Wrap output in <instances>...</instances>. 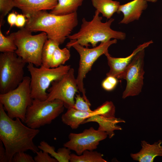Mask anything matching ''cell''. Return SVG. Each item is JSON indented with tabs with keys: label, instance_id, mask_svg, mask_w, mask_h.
Returning a JSON list of instances; mask_svg holds the SVG:
<instances>
[{
	"label": "cell",
	"instance_id": "1f68e13d",
	"mask_svg": "<svg viewBox=\"0 0 162 162\" xmlns=\"http://www.w3.org/2000/svg\"><path fill=\"white\" fill-rule=\"evenodd\" d=\"M26 16L23 14H18L17 17L15 26L17 27L22 28L25 26L27 19Z\"/></svg>",
	"mask_w": 162,
	"mask_h": 162
},
{
	"label": "cell",
	"instance_id": "e575fe53",
	"mask_svg": "<svg viewBox=\"0 0 162 162\" xmlns=\"http://www.w3.org/2000/svg\"><path fill=\"white\" fill-rule=\"evenodd\" d=\"M147 2H155L158 0H146Z\"/></svg>",
	"mask_w": 162,
	"mask_h": 162
},
{
	"label": "cell",
	"instance_id": "8992f818",
	"mask_svg": "<svg viewBox=\"0 0 162 162\" xmlns=\"http://www.w3.org/2000/svg\"><path fill=\"white\" fill-rule=\"evenodd\" d=\"M70 40V41L67 44L66 47L69 49L71 47H73L80 55L79 67L76 78L78 90L82 93V96L85 100L90 102L86 95L84 79L91 70L94 63L100 56L108 52L109 47L116 44L117 40L114 39L101 42L98 46L92 48L83 46L76 43L74 40Z\"/></svg>",
	"mask_w": 162,
	"mask_h": 162
},
{
	"label": "cell",
	"instance_id": "e0dca14e",
	"mask_svg": "<svg viewBox=\"0 0 162 162\" xmlns=\"http://www.w3.org/2000/svg\"><path fill=\"white\" fill-rule=\"evenodd\" d=\"M90 122H95L98 123V130L107 133L109 138L112 137L115 135L114 130H121V127L117 125L119 123H125V121L120 118H106L97 114H94L86 120L83 124Z\"/></svg>",
	"mask_w": 162,
	"mask_h": 162
},
{
	"label": "cell",
	"instance_id": "3957f363",
	"mask_svg": "<svg viewBox=\"0 0 162 162\" xmlns=\"http://www.w3.org/2000/svg\"><path fill=\"white\" fill-rule=\"evenodd\" d=\"M100 14L96 10L93 19L90 21L83 18L79 31L70 35L68 38L75 40L76 43L86 47H88L90 44L93 47H96L98 43L108 41L112 39H125V33L111 28V26L114 19L111 18L103 22L102 17L99 16Z\"/></svg>",
	"mask_w": 162,
	"mask_h": 162
},
{
	"label": "cell",
	"instance_id": "7c38bea8",
	"mask_svg": "<svg viewBox=\"0 0 162 162\" xmlns=\"http://www.w3.org/2000/svg\"><path fill=\"white\" fill-rule=\"evenodd\" d=\"M107 136L106 132L91 127L80 133H70L69 140L64 143L63 146L74 151L77 155H80L86 150L96 149L100 142L106 139Z\"/></svg>",
	"mask_w": 162,
	"mask_h": 162
},
{
	"label": "cell",
	"instance_id": "d6986e66",
	"mask_svg": "<svg viewBox=\"0 0 162 162\" xmlns=\"http://www.w3.org/2000/svg\"><path fill=\"white\" fill-rule=\"evenodd\" d=\"M85 0H58L56 6L50 13L57 15H64L76 12Z\"/></svg>",
	"mask_w": 162,
	"mask_h": 162
},
{
	"label": "cell",
	"instance_id": "ba28073f",
	"mask_svg": "<svg viewBox=\"0 0 162 162\" xmlns=\"http://www.w3.org/2000/svg\"><path fill=\"white\" fill-rule=\"evenodd\" d=\"M26 63L15 52L0 54V94L6 93L16 88L24 76Z\"/></svg>",
	"mask_w": 162,
	"mask_h": 162
},
{
	"label": "cell",
	"instance_id": "52a82bcc",
	"mask_svg": "<svg viewBox=\"0 0 162 162\" xmlns=\"http://www.w3.org/2000/svg\"><path fill=\"white\" fill-rule=\"evenodd\" d=\"M27 70L31 75L30 86L33 99L45 100L50 84L66 74L71 68L69 65H62L55 68H48L42 65L38 67L28 63Z\"/></svg>",
	"mask_w": 162,
	"mask_h": 162
},
{
	"label": "cell",
	"instance_id": "5bb4252c",
	"mask_svg": "<svg viewBox=\"0 0 162 162\" xmlns=\"http://www.w3.org/2000/svg\"><path fill=\"white\" fill-rule=\"evenodd\" d=\"M58 0H14L15 7L20 10L27 18L43 10H52Z\"/></svg>",
	"mask_w": 162,
	"mask_h": 162
},
{
	"label": "cell",
	"instance_id": "44dd1931",
	"mask_svg": "<svg viewBox=\"0 0 162 162\" xmlns=\"http://www.w3.org/2000/svg\"><path fill=\"white\" fill-rule=\"evenodd\" d=\"M38 148L40 150L46 152L50 154L58 162H68L70 161V150L69 148L64 147L58 148L57 152L55 151V147L49 145L45 141H42L39 145L38 146Z\"/></svg>",
	"mask_w": 162,
	"mask_h": 162
},
{
	"label": "cell",
	"instance_id": "4fadbf2b",
	"mask_svg": "<svg viewBox=\"0 0 162 162\" xmlns=\"http://www.w3.org/2000/svg\"><path fill=\"white\" fill-rule=\"evenodd\" d=\"M153 43L151 40L140 45L130 55L124 58H115L111 56L108 52L106 53L105 55L110 68L109 71L106 74V76H113L118 79H122L124 72L135 56Z\"/></svg>",
	"mask_w": 162,
	"mask_h": 162
},
{
	"label": "cell",
	"instance_id": "277c9868",
	"mask_svg": "<svg viewBox=\"0 0 162 162\" xmlns=\"http://www.w3.org/2000/svg\"><path fill=\"white\" fill-rule=\"evenodd\" d=\"M17 49L15 52L26 63L36 67L42 65L41 53L44 44L48 39L44 32L35 35L25 27L12 33Z\"/></svg>",
	"mask_w": 162,
	"mask_h": 162
},
{
	"label": "cell",
	"instance_id": "4316f807",
	"mask_svg": "<svg viewBox=\"0 0 162 162\" xmlns=\"http://www.w3.org/2000/svg\"><path fill=\"white\" fill-rule=\"evenodd\" d=\"M14 7V0H0V28L3 24L4 17Z\"/></svg>",
	"mask_w": 162,
	"mask_h": 162
},
{
	"label": "cell",
	"instance_id": "4dcf8cb0",
	"mask_svg": "<svg viewBox=\"0 0 162 162\" xmlns=\"http://www.w3.org/2000/svg\"><path fill=\"white\" fill-rule=\"evenodd\" d=\"M11 162H35L33 157L24 152L16 153L14 155Z\"/></svg>",
	"mask_w": 162,
	"mask_h": 162
},
{
	"label": "cell",
	"instance_id": "9c48e42d",
	"mask_svg": "<svg viewBox=\"0 0 162 162\" xmlns=\"http://www.w3.org/2000/svg\"><path fill=\"white\" fill-rule=\"evenodd\" d=\"M64 107V103L59 100L47 101L33 99L27 109L24 122L29 127L38 128L50 124L63 112Z\"/></svg>",
	"mask_w": 162,
	"mask_h": 162
},
{
	"label": "cell",
	"instance_id": "d6a6232c",
	"mask_svg": "<svg viewBox=\"0 0 162 162\" xmlns=\"http://www.w3.org/2000/svg\"><path fill=\"white\" fill-rule=\"evenodd\" d=\"M2 142L0 140V162H7L6 150Z\"/></svg>",
	"mask_w": 162,
	"mask_h": 162
},
{
	"label": "cell",
	"instance_id": "8fae6325",
	"mask_svg": "<svg viewBox=\"0 0 162 162\" xmlns=\"http://www.w3.org/2000/svg\"><path fill=\"white\" fill-rule=\"evenodd\" d=\"M145 49L138 53L134 57L127 67L122 79L127 82L126 88L123 93L122 98L139 95L141 92L143 85Z\"/></svg>",
	"mask_w": 162,
	"mask_h": 162
},
{
	"label": "cell",
	"instance_id": "603a6c76",
	"mask_svg": "<svg viewBox=\"0 0 162 162\" xmlns=\"http://www.w3.org/2000/svg\"><path fill=\"white\" fill-rule=\"evenodd\" d=\"M60 45L56 42L47 39L44 45L41 53L42 65L50 68L52 57L56 49Z\"/></svg>",
	"mask_w": 162,
	"mask_h": 162
},
{
	"label": "cell",
	"instance_id": "d4e9b609",
	"mask_svg": "<svg viewBox=\"0 0 162 162\" xmlns=\"http://www.w3.org/2000/svg\"><path fill=\"white\" fill-rule=\"evenodd\" d=\"M12 33L5 37L0 29V51L1 53L15 52L17 50Z\"/></svg>",
	"mask_w": 162,
	"mask_h": 162
},
{
	"label": "cell",
	"instance_id": "ac0fdd59",
	"mask_svg": "<svg viewBox=\"0 0 162 162\" xmlns=\"http://www.w3.org/2000/svg\"><path fill=\"white\" fill-rule=\"evenodd\" d=\"M94 114L93 110L92 112H89L70 108L68 109L66 112L62 115V121L72 129H76L81 124H83L86 120Z\"/></svg>",
	"mask_w": 162,
	"mask_h": 162
},
{
	"label": "cell",
	"instance_id": "6da1fadb",
	"mask_svg": "<svg viewBox=\"0 0 162 162\" xmlns=\"http://www.w3.org/2000/svg\"><path fill=\"white\" fill-rule=\"evenodd\" d=\"M5 110L0 103V140L5 148L7 162H11L17 152L29 150L36 153L39 151L33 140L40 130L25 126L18 118H11Z\"/></svg>",
	"mask_w": 162,
	"mask_h": 162
},
{
	"label": "cell",
	"instance_id": "9a60e30c",
	"mask_svg": "<svg viewBox=\"0 0 162 162\" xmlns=\"http://www.w3.org/2000/svg\"><path fill=\"white\" fill-rule=\"evenodd\" d=\"M147 2L146 0H133L120 4L117 13H122L123 18L119 23L128 24L135 20H139L143 11L147 7Z\"/></svg>",
	"mask_w": 162,
	"mask_h": 162
},
{
	"label": "cell",
	"instance_id": "f1b7e54d",
	"mask_svg": "<svg viewBox=\"0 0 162 162\" xmlns=\"http://www.w3.org/2000/svg\"><path fill=\"white\" fill-rule=\"evenodd\" d=\"M116 77L111 76H107L102 82V86L105 90L110 91L113 90L118 83V80Z\"/></svg>",
	"mask_w": 162,
	"mask_h": 162
},
{
	"label": "cell",
	"instance_id": "2e32d148",
	"mask_svg": "<svg viewBox=\"0 0 162 162\" xmlns=\"http://www.w3.org/2000/svg\"><path fill=\"white\" fill-rule=\"evenodd\" d=\"M162 144L161 140L153 144L142 141L141 150L136 153H131L130 156L133 160L139 162H153L156 157H162Z\"/></svg>",
	"mask_w": 162,
	"mask_h": 162
},
{
	"label": "cell",
	"instance_id": "5b68a950",
	"mask_svg": "<svg viewBox=\"0 0 162 162\" xmlns=\"http://www.w3.org/2000/svg\"><path fill=\"white\" fill-rule=\"evenodd\" d=\"M31 78L24 76L22 81L15 89L0 94V103L7 115L12 119L18 118L25 122L28 107L32 102L30 86Z\"/></svg>",
	"mask_w": 162,
	"mask_h": 162
},
{
	"label": "cell",
	"instance_id": "484cf974",
	"mask_svg": "<svg viewBox=\"0 0 162 162\" xmlns=\"http://www.w3.org/2000/svg\"><path fill=\"white\" fill-rule=\"evenodd\" d=\"M95 114L107 118L115 117L116 108L111 101H106L93 110Z\"/></svg>",
	"mask_w": 162,
	"mask_h": 162
},
{
	"label": "cell",
	"instance_id": "83f0119b",
	"mask_svg": "<svg viewBox=\"0 0 162 162\" xmlns=\"http://www.w3.org/2000/svg\"><path fill=\"white\" fill-rule=\"evenodd\" d=\"M91 104L90 102L85 100L82 96L80 94H76L75 96V103L73 108L82 111L92 112L90 107Z\"/></svg>",
	"mask_w": 162,
	"mask_h": 162
},
{
	"label": "cell",
	"instance_id": "f546056e",
	"mask_svg": "<svg viewBox=\"0 0 162 162\" xmlns=\"http://www.w3.org/2000/svg\"><path fill=\"white\" fill-rule=\"evenodd\" d=\"M34 159L35 162H57L55 158H51L49 153L42 150L38 151Z\"/></svg>",
	"mask_w": 162,
	"mask_h": 162
},
{
	"label": "cell",
	"instance_id": "7402d4cb",
	"mask_svg": "<svg viewBox=\"0 0 162 162\" xmlns=\"http://www.w3.org/2000/svg\"><path fill=\"white\" fill-rule=\"evenodd\" d=\"M102 154L97 151L86 150L80 155L70 154V162H107Z\"/></svg>",
	"mask_w": 162,
	"mask_h": 162
},
{
	"label": "cell",
	"instance_id": "cb8c5ba5",
	"mask_svg": "<svg viewBox=\"0 0 162 162\" xmlns=\"http://www.w3.org/2000/svg\"><path fill=\"white\" fill-rule=\"evenodd\" d=\"M70 51L67 47L61 49L59 46L55 50L50 64V68H55L64 65L70 58Z\"/></svg>",
	"mask_w": 162,
	"mask_h": 162
},
{
	"label": "cell",
	"instance_id": "7a4b0ae2",
	"mask_svg": "<svg viewBox=\"0 0 162 162\" xmlns=\"http://www.w3.org/2000/svg\"><path fill=\"white\" fill-rule=\"evenodd\" d=\"M25 27L32 32H45L47 38L59 45L64 42L77 25V12L57 15L46 10L39 11L27 18Z\"/></svg>",
	"mask_w": 162,
	"mask_h": 162
},
{
	"label": "cell",
	"instance_id": "30bf717a",
	"mask_svg": "<svg viewBox=\"0 0 162 162\" xmlns=\"http://www.w3.org/2000/svg\"><path fill=\"white\" fill-rule=\"evenodd\" d=\"M47 90L46 101L56 99L62 101L67 109L73 108L75 103V96L78 90L74 69L69 70L60 78L53 81Z\"/></svg>",
	"mask_w": 162,
	"mask_h": 162
},
{
	"label": "cell",
	"instance_id": "ffe728a7",
	"mask_svg": "<svg viewBox=\"0 0 162 162\" xmlns=\"http://www.w3.org/2000/svg\"><path fill=\"white\" fill-rule=\"evenodd\" d=\"M93 6L101 13L102 16L110 19L117 12L120 3L113 0H91Z\"/></svg>",
	"mask_w": 162,
	"mask_h": 162
},
{
	"label": "cell",
	"instance_id": "836d02e7",
	"mask_svg": "<svg viewBox=\"0 0 162 162\" xmlns=\"http://www.w3.org/2000/svg\"><path fill=\"white\" fill-rule=\"evenodd\" d=\"M17 15L14 12L9 14L7 17V22L10 27L15 25Z\"/></svg>",
	"mask_w": 162,
	"mask_h": 162
}]
</instances>
